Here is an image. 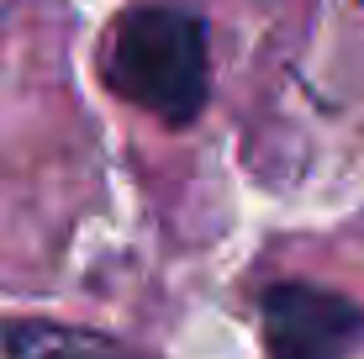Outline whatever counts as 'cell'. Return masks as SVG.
<instances>
[{"label": "cell", "mask_w": 364, "mask_h": 359, "mask_svg": "<svg viewBox=\"0 0 364 359\" xmlns=\"http://www.w3.org/2000/svg\"><path fill=\"white\" fill-rule=\"evenodd\" d=\"M269 359H348L364 338V306L311 280H274L259 296Z\"/></svg>", "instance_id": "cell-2"}, {"label": "cell", "mask_w": 364, "mask_h": 359, "mask_svg": "<svg viewBox=\"0 0 364 359\" xmlns=\"http://www.w3.org/2000/svg\"><path fill=\"white\" fill-rule=\"evenodd\" d=\"M0 359H159L148 349L111 338L95 328L74 323H48V317H21L0 328Z\"/></svg>", "instance_id": "cell-3"}, {"label": "cell", "mask_w": 364, "mask_h": 359, "mask_svg": "<svg viewBox=\"0 0 364 359\" xmlns=\"http://www.w3.org/2000/svg\"><path fill=\"white\" fill-rule=\"evenodd\" d=\"M100 80L164 127H191L211 95V43L200 11L174 0L127 6L100 48Z\"/></svg>", "instance_id": "cell-1"}]
</instances>
